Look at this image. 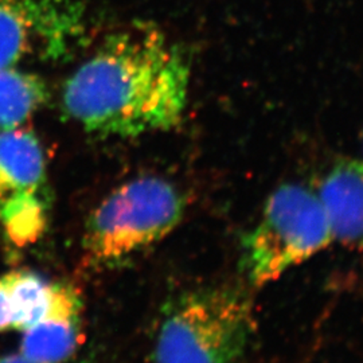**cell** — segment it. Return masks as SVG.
Wrapping results in <instances>:
<instances>
[{
	"label": "cell",
	"instance_id": "3957f363",
	"mask_svg": "<svg viewBox=\"0 0 363 363\" xmlns=\"http://www.w3.org/2000/svg\"><path fill=\"white\" fill-rule=\"evenodd\" d=\"M255 330L249 298L233 288H206L182 298L160 325L156 363H233Z\"/></svg>",
	"mask_w": 363,
	"mask_h": 363
},
{
	"label": "cell",
	"instance_id": "277c9868",
	"mask_svg": "<svg viewBox=\"0 0 363 363\" xmlns=\"http://www.w3.org/2000/svg\"><path fill=\"white\" fill-rule=\"evenodd\" d=\"M183 199L159 177L132 179L105 198L91 214L84 235L91 265L116 264L169 235L183 217Z\"/></svg>",
	"mask_w": 363,
	"mask_h": 363
},
{
	"label": "cell",
	"instance_id": "8992f818",
	"mask_svg": "<svg viewBox=\"0 0 363 363\" xmlns=\"http://www.w3.org/2000/svg\"><path fill=\"white\" fill-rule=\"evenodd\" d=\"M81 298L77 289L52 284L42 318L23 331L21 354L42 363H65L81 342Z\"/></svg>",
	"mask_w": 363,
	"mask_h": 363
},
{
	"label": "cell",
	"instance_id": "7c38bea8",
	"mask_svg": "<svg viewBox=\"0 0 363 363\" xmlns=\"http://www.w3.org/2000/svg\"><path fill=\"white\" fill-rule=\"evenodd\" d=\"M13 330V307L7 273L0 276V333Z\"/></svg>",
	"mask_w": 363,
	"mask_h": 363
},
{
	"label": "cell",
	"instance_id": "5b68a950",
	"mask_svg": "<svg viewBox=\"0 0 363 363\" xmlns=\"http://www.w3.org/2000/svg\"><path fill=\"white\" fill-rule=\"evenodd\" d=\"M82 0H0V69L55 62L86 34Z\"/></svg>",
	"mask_w": 363,
	"mask_h": 363
},
{
	"label": "cell",
	"instance_id": "7a4b0ae2",
	"mask_svg": "<svg viewBox=\"0 0 363 363\" xmlns=\"http://www.w3.org/2000/svg\"><path fill=\"white\" fill-rule=\"evenodd\" d=\"M333 244L316 191L286 183L268 196L259 220L247 234L242 268L253 286H267Z\"/></svg>",
	"mask_w": 363,
	"mask_h": 363
},
{
	"label": "cell",
	"instance_id": "52a82bcc",
	"mask_svg": "<svg viewBox=\"0 0 363 363\" xmlns=\"http://www.w3.org/2000/svg\"><path fill=\"white\" fill-rule=\"evenodd\" d=\"M316 194L334 242L363 250V160L339 162L328 171Z\"/></svg>",
	"mask_w": 363,
	"mask_h": 363
},
{
	"label": "cell",
	"instance_id": "ba28073f",
	"mask_svg": "<svg viewBox=\"0 0 363 363\" xmlns=\"http://www.w3.org/2000/svg\"><path fill=\"white\" fill-rule=\"evenodd\" d=\"M46 159L38 138L25 127L0 132V211L40 196Z\"/></svg>",
	"mask_w": 363,
	"mask_h": 363
},
{
	"label": "cell",
	"instance_id": "30bf717a",
	"mask_svg": "<svg viewBox=\"0 0 363 363\" xmlns=\"http://www.w3.org/2000/svg\"><path fill=\"white\" fill-rule=\"evenodd\" d=\"M7 279L13 307V330L25 331L46 311L52 295V284L38 273L30 271L7 273Z\"/></svg>",
	"mask_w": 363,
	"mask_h": 363
},
{
	"label": "cell",
	"instance_id": "9c48e42d",
	"mask_svg": "<svg viewBox=\"0 0 363 363\" xmlns=\"http://www.w3.org/2000/svg\"><path fill=\"white\" fill-rule=\"evenodd\" d=\"M48 100V88L23 69H0V132L23 127Z\"/></svg>",
	"mask_w": 363,
	"mask_h": 363
},
{
	"label": "cell",
	"instance_id": "8fae6325",
	"mask_svg": "<svg viewBox=\"0 0 363 363\" xmlns=\"http://www.w3.org/2000/svg\"><path fill=\"white\" fill-rule=\"evenodd\" d=\"M0 222L15 245L26 247L37 242L46 226V210L42 196L25 199L3 208Z\"/></svg>",
	"mask_w": 363,
	"mask_h": 363
},
{
	"label": "cell",
	"instance_id": "6da1fadb",
	"mask_svg": "<svg viewBox=\"0 0 363 363\" xmlns=\"http://www.w3.org/2000/svg\"><path fill=\"white\" fill-rule=\"evenodd\" d=\"M190 70L181 50L157 27L120 28L66 79L62 105L82 130L138 138L181 123Z\"/></svg>",
	"mask_w": 363,
	"mask_h": 363
}]
</instances>
